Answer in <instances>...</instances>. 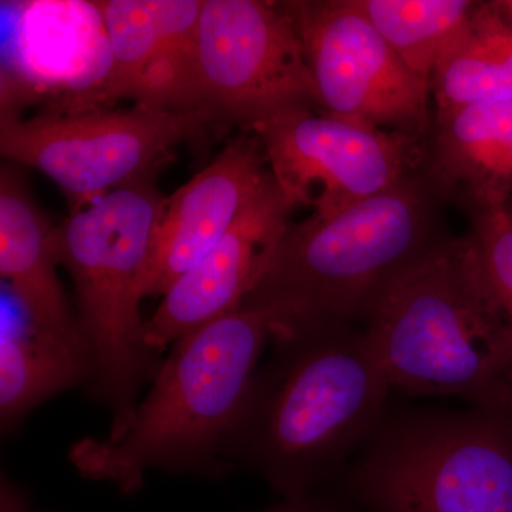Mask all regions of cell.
Here are the masks:
<instances>
[{
	"mask_svg": "<svg viewBox=\"0 0 512 512\" xmlns=\"http://www.w3.org/2000/svg\"><path fill=\"white\" fill-rule=\"evenodd\" d=\"M319 111L407 136L429 138L430 82L402 62L355 0H286Z\"/></svg>",
	"mask_w": 512,
	"mask_h": 512,
	"instance_id": "obj_9",
	"label": "cell"
},
{
	"mask_svg": "<svg viewBox=\"0 0 512 512\" xmlns=\"http://www.w3.org/2000/svg\"><path fill=\"white\" fill-rule=\"evenodd\" d=\"M262 512H363L345 497L338 488H320L299 497L282 498L281 503L272 505Z\"/></svg>",
	"mask_w": 512,
	"mask_h": 512,
	"instance_id": "obj_20",
	"label": "cell"
},
{
	"mask_svg": "<svg viewBox=\"0 0 512 512\" xmlns=\"http://www.w3.org/2000/svg\"><path fill=\"white\" fill-rule=\"evenodd\" d=\"M505 210L510 212V214L512 215V200L508 201V204L505 205Z\"/></svg>",
	"mask_w": 512,
	"mask_h": 512,
	"instance_id": "obj_22",
	"label": "cell"
},
{
	"mask_svg": "<svg viewBox=\"0 0 512 512\" xmlns=\"http://www.w3.org/2000/svg\"><path fill=\"white\" fill-rule=\"evenodd\" d=\"M269 173L289 210L329 218L421 170L429 138L296 109L258 124Z\"/></svg>",
	"mask_w": 512,
	"mask_h": 512,
	"instance_id": "obj_10",
	"label": "cell"
},
{
	"mask_svg": "<svg viewBox=\"0 0 512 512\" xmlns=\"http://www.w3.org/2000/svg\"><path fill=\"white\" fill-rule=\"evenodd\" d=\"M446 205L421 168L333 217L289 222L242 305L365 323L394 279L448 237Z\"/></svg>",
	"mask_w": 512,
	"mask_h": 512,
	"instance_id": "obj_4",
	"label": "cell"
},
{
	"mask_svg": "<svg viewBox=\"0 0 512 512\" xmlns=\"http://www.w3.org/2000/svg\"><path fill=\"white\" fill-rule=\"evenodd\" d=\"M424 174L467 215L512 200V101L434 113Z\"/></svg>",
	"mask_w": 512,
	"mask_h": 512,
	"instance_id": "obj_14",
	"label": "cell"
},
{
	"mask_svg": "<svg viewBox=\"0 0 512 512\" xmlns=\"http://www.w3.org/2000/svg\"><path fill=\"white\" fill-rule=\"evenodd\" d=\"M402 62L430 82L444 50L466 30L473 0H355Z\"/></svg>",
	"mask_w": 512,
	"mask_h": 512,
	"instance_id": "obj_18",
	"label": "cell"
},
{
	"mask_svg": "<svg viewBox=\"0 0 512 512\" xmlns=\"http://www.w3.org/2000/svg\"><path fill=\"white\" fill-rule=\"evenodd\" d=\"M434 111L512 101V28L480 2L470 25L444 50L430 80Z\"/></svg>",
	"mask_w": 512,
	"mask_h": 512,
	"instance_id": "obj_17",
	"label": "cell"
},
{
	"mask_svg": "<svg viewBox=\"0 0 512 512\" xmlns=\"http://www.w3.org/2000/svg\"><path fill=\"white\" fill-rule=\"evenodd\" d=\"M363 330L392 390L512 414V320L470 232L397 276Z\"/></svg>",
	"mask_w": 512,
	"mask_h": 512,
	"instance_id": "obj_3",
	"label": "cell"
},
{
	"mask_svg": "<svg viewBox=\"0 0 512 512\" xmlns=\"http://www.w3.org/2000/svg\"><path fill=\"white\" fill-rule=\"evenodd\" d=\"M468 218L485 272L512 320V215L503 207L474 212Z\"/></svg>",
	"mask_w": 512,
	"mask_h": 512,
	"instance_id": "obj_19",
	"label": "cell"
},
{
	"mask_svg": "<svg viewBox=\"0 0 512 512\" xmlns=\"http://www.w3.org/2000/svg\"><path fill=\"white\" fill-rule=\"evenodd\" d=\"M165 197L144 178L109 192L55 227L57 262L76 289L77 322L89 359L86 387L111 413L107 440L133 419L144 383L161 363L144 342L141 279Z\"/></svg>",
	"mask_w": 512,
	"mask_h": 512,
	"instance_id": "obj_5",
	"label": "cell"
},
{
	"mask_svg": "<svg viewBox=\"0 0 512 512\" xmlns=\"http://www.w3.org/2000/svg\"><path fill=\"white\" fill-rule=\"evenodd\" d=\"M55 227L12 168L0 174V276L37 328L87 357L77 316L57 275ZM89 362V359H87Z\"/></svg>",
	"mask_w": 512,
	"mask_h": 512,
	"instance_id": "obj_15",
	"label": "cell"
},
{
	"mask_svg": "<svg viewBox=\"0 0 512 512\" xmlns=\"http://www.w3.org/2000/svg\"><path fill=\"white\" fill-rule=\"evenodd\" d=\"M494 8L512 28V0H494Z\"/></svg>",
	"mask_w": 512,
	"mask_h": 512,
	"instance_id": "obj_21",
	"label": "cell"
},
{
	"mask_svg": "<svg viewBox=\"0 0 512 512\" xmlns=\"http://www.w3.org/2000/svg\"><path fill=\"white\" fill-rule=\"evenodd\" d=\"M278 313L242 305L171 345L146 399L119 440L76 441L69 460L84 478L124 494L141 490L150 471L218 478Z\"/></svg>",
	"mask_w": 512,
	"mask_h": 512,
	"instance_id": "obj_2",
	"label": "cell"
},
{
	"mask_svg": "<svg viewBox=\"0 0 512 512\" xmlns=\"http://www.w3.org/2000/svg\"><path fill=\"white\" fill-rule=\"evenodd\" d=\"M224 451L282 498L330 487L387 413L392 392L365 330L328 316L278 318Z\"/></svg>",
	"mask_w": 512,
	"mask_h": 512,
	"instance_id": "obj_1",
	"label": "cell"
},
{
	"mask_svg": "<svg viewBox=\"0 0 512 512\" xmlns=\"http://www.w3.org/2000/svg\"><path fill=\"white\" fill-rule=\"evenodd\" d=\"M198 111L242 131L296 109L318 110L285 2L204 0L197 30Z\"/></svg>",
	"mask_w": 512,
	"mask_h": 512,
	"instance_id": "obj_8",
	"label": "cell"
},
{
	"mask_svg": "<svg viewBox=\"0 0 512 512\" xmlns=\"http://www.w3.org/2000/svg\"><path fill=\"white\" fill-rule=\"evenodd\" d=\"M291 214L271 175L224 238L164 293L144 323L148 348L160 355L192 330L238 311L265 275Z\"/></svg>",
	"mask_w": 512,
	"mask_h": 512,
	"instance_id": "obj_12",
	"label": "cell"
},
{
	"mask_svg": "<svg viewBox=\"0 0 512 512\" xmlns=\"http://www.w3.org/2000/svg\"><path fill=\"white\" fill-rule=\"evenodd\" d=\"M271 178L261 141L242 131L204 170L165 197L150 258L141 279L143 298L164 296L224 238Z\"/></svg>",
	"mask_w": 512,
	"mask_h": 512,
	"instance_id": "obj_13",
	"label": "cell"
},
{
	"mask_svg": "<svg viewBox=\"0 0 512 512\" xmlns=\"http://www.w3.org/2000/svg\"><path fill=\"white\" fill-rule=\"evenodd\" d=\"M363 512H512V414H384L333 484Z\"/></svg>",
	"mask_w": 512,
	"mask_h": 512,
	"instance_id": "obj_6",
	"label": "cell"
},
{
	"mask_svg": "<svg viewBox=\"0 0 512 512\" xmlns=\"http://www.w3.org/2000/svg\"><path fill=\"white\" fill-rule=\"evenodd\" d=\"M110 67L97 100L198 111L197 30L204 0L96 2Z\"/></svg>",
	"mask_w": 512,
	"mask_h": 512,
	"instance_id": "obj_11",
	"label": "cell"
},
{
	"mask_svg": "<svg viewBox=\"0 0 512 512\" xmlns=\"http://www.w3.org/2000/svg\"><path fill=\"white\" fill-rule=\"evenodd\" d=\"M210 126L197 111L134 104L128 110L56 111L30 120L3 110L0 153L57 184L70 212L153 178L175 147Z\"/></svg>",
	"mask_w": 512,
	"mask_h": 512,
	"instance_id": "obj_7",
	"label": "cell"
},
{
	"mask_svg": "<svg viewBox=\"0 0 512 512\" xmlns=\"http://www.w3.org/2000/svg\"><path fill=\"white\" fill-rule=\"evenodd\" d=\"M2 301L0 426L10 433L50 397L86 386L89 362L80 350L33 325L8 292Z\"/></svg>",
	"mask_w": 512,
	"mask_h": 512,
	"instance_id": "obj_16",
	"label": "cell"
}]
</instances>
